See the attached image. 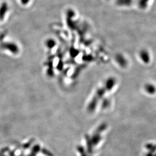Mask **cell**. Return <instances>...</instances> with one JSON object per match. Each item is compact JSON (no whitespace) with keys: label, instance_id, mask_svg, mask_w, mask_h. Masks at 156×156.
Segmentation results:
<instances>
[{"label":"cell","instance_id":"obj_1","mask_svg":"<svg viewBox=\"0 0 156 156\" xmlns=\"http://www.w3.org/2000/svg\"><path fill=\"white\" fill-rule=\"evenodd\" d=\"M8 11V5L6 3H3L0 6V20L2 21Z\"/></svg>","mask_w":156,"mask_h":156}]
</instances>
